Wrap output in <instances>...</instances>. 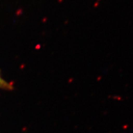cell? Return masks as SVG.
Wrapping results in <instances>:
<instances>
[{"label":"cell","instance_id":"obj_1","mask_svg":"<svg viewBox=\"0 0 133 133\" xmlns=\"http://www.w3.org/2000/svg\"><path fill=\"white\" fill-rule=\"evenodd\" d=\"M0 88H5V89H11V84H9V83L3 80V79L0 77Z\"/></svg>","mask_w":133,"mask_h":133}]
</instances>
